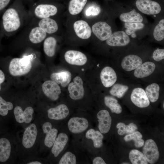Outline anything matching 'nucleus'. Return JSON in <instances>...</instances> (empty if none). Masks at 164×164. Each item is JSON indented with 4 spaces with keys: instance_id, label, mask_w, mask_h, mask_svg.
I'll return each mask as SVG.
<instances>
[{
    "instance_id": "nucleus-1",
    "label": "nucleus",
    "mask_w": 164,
    "mask_h": 164,
    "mask_svg": "<svg viewBox=\"0 0 164 164\" xmlns=\"http://www.w3.org/2000/svg\"><path fill=\"white\" fill-rule=\"evenodd\" d=\"M3 30L9 36L15 34L30 22L31 18L22 0H14L2 16Z\"/></svg>"
},
{
    "instance_id": "nucleus-2",
    "label": "nucleus",
    "mask_w": 164,
    "mask_h": 164,
    "mask_svg": "<svg viewBox=\"0 0 164 164\" xmlns=\"http://www.w3.org/2000/svg\"><path fill=\"white\" fill-rule=\"evenodd\" d=\"M48 1L38 0L28 5V11L31 18L40 19L60 17L61 13L58 5Z\"/></svg>"
},
{
    "instance_id": "nucleus-3",
    "label": "nucleus",
    "mask_w": 164,
    "mask_h": 164,
    "mask_svg": "<svg viewBox=\"0 0 164 164\" xmlns=\"http://www.w3.org/2000/svg\"><path fill=\"white\" fill-rule=\"evenodd\" d=\"M34 55L32 54L25 55L22 58H15L10 61L9 70L11 74L19 76L28 73L32 67V61Z\"/></svg>"
},
{
    "instance_id": "nucleus-4",
    "label": "nucleus",
    "mask_w": 164,
    "mask_h": 164,
    "mask_svg": "<svg viewBox=\"0 0 164 164\" xmlns=\"http://www.w3.org/2000/svg\"><path fill=\"white\" fill-rule=\"evenodd\" d=\"M59 17L38 19L31 18L30 22L42 28L49 35H58L60 30Z\"/></svg>"
},
{
    "instance_id": "nucleus-5",
    "label": "nucleus",
    "mask_w": 164,
    "mask_h": 164,
    "mask_svg": "<svg viewBox=\"0 0 164 164\" xmlns=\"http://www.w3.org/2000/svg\"><path fill=\"white\" fill-rule=\"evenodd\" d=\"M92 33L99 40L105 41L112 33V27L107 22L98 21L91 26Z\"/></svg>"
},
{
    "instance_id": "nucleus-6",
    "label": "nucleus",
    "mask_w": 164,
    "mask_h": 164,
    "mask_svg": "<svg viewBox=\"0 0 164 164\" xmlns=\"http://www.w3.org/2000/svg\"><path fill=\"white\" fill-rule=\"evenodd\" d=\"M137 8L142 13L147 15H155L161 11L160 5L157 2L152 0H137Z\"/></svg>"
},
{
    "instance_id": "nucleus-7",
    "label": "nucleus",
    "mask_w": 164,
    "mask_h": 164,
    "mask_svg": "<svg viewBox=\"0 0 164 164\" xmlns=\"http://www.w3.org/2000/svg\"><path fill=\"white\" fill-rule=\"evenodd\" d=\"M73 30L77 38L81 40H87L91 38L92 31L91 26L83 19L75 21L73 25Z\"/></svg>"
},
{
    "instance_id": "nucleus-8",
    "label": "nucleus",
    "mask_w": 164,
    "mask_h": 164,
    "mask_svg": "<svg viewBox=\"0 0 164 164\" xmlns=\"http://www.w3.org/2000/svg\"><path fill=\"white\" fill-rule=\"evenodd\" d=\"M143 154L150 164H153L158 160L159 153L157 146L155 142L152 139L147 140L143 149Z\"/></svg>"
},
{
    "instance_id": "nucleus-9",
    "label": "nucleus",
    "mask_w": 164,
    "mask_h": 164,
    "mask_svg": "<svg viewBox=\"0 0 164 164\" xmlns=\"http://www.w3.org/2000/svg\"><path fill=\"white\" fill-rule=\"evenodd\" d=\"M73 81L69 84V96L73 100L81 99L83 97L84 94L83 80L80 77L77 76L73 78Z\"/></svg>"
},
{
    "instance_id": "nucleus-10",
    "label": "nucleus",
    "mask_w": 164,
    "mask_h": 164,
    "mask_svg": "<svg viewBox=\"0 0 164 164\" xmlns=\"http://www.w3.org/2000/svg\"><path fill=\"white\" fill-rule=\"evenodd\" d=\"M106 44L111 46H124L129 44L130 39L128 35L123 31L112 32L106 41Z\"/></svg>"
},
{
    "instance_id": "nucleus-11",
    "label": "nucleus",
    "mask_w": 164,
    "mask_h": 164,
    "mask_svg": "<svg viewBox=\"0 0 164 164\" xmlns=\"http://www.w3.org/2000/svg\"><path fill=\"white\" fill-rule=\"evenodd\" d=\"M130 98L132 102L140 108L147 107L150 104L145 91L141 87L134 88L131 93Z\"/></svg>"
},
{
    "instance_id": "nucleus-12",
    "label": "nucleus",
    "mask_w": 164,
    "mask_h": 164,
    "mask_svg": "<svg viewBox=\"0 0 164 164\" xmlns=\"http://www.w3.org/2000/svg\"><path fill=\"white\" fill-rule=\"evenodd\" d=\"M64 57L67 63L73 65H83L87 61L86 56L83 53L76 50L67 51L64 54Z\"/></svg>"
},
{
    "instance_id": "nucleus-13",
    "label": "nucleus",
    "mask_w": 164,
    "mask_h": 164,
    "mask_svg": "<svg viewBox=\"0 0 164 164\" xmlns=\"http://www.w3.org/2000/svg\"><path fill=\"white\" fill-rule=\"evenodd\" d=\"M42 89L46 96L53 101L58 99L61 93L58 84L52 80L45 81L42 85Z\"/></svg>"
},
{
    "instance_id": "nucleus-14",
    "label": "nucleus",
    "mask_w": 164,
    "mask_h": 164,
    "mask_svg": "<svg viewBox=\"0 0 164 164\" xmlns=\"http://www.w3.org/2000/svg\"><path fill=\"white\" fill-rule=\"evenodd\" d=\"M67 125L70 132L73 133L78 134L86 130L88 127L89 123L85 118L73 117L69 120Z\"/></svg>"
},
{
    "instance_id": "nucleus-15",
    "label": "nucleus",
    "mask_w": 164,
    "mask_h": 164,
    "mask_svg": "<svg viewBox=\"0 0 164 164\" xmlns=\"http://www.w3.org/2000/svg\"><path fill=\"white\" fill-rule=\"evenodd\" d=\"M98 121V127L100 132L107 133L110 130L112 119L109 112L106 110L100 111L97 115Z\"/></svg>"
},
{
    "instance_id": "nucleus-16",
    "label": "nucleus",
    "mask_w": 164,
    "mask_h": 164,
    "mask_svg": "<svg viewBox=\"0 0 164 164\" xmlns=\"http://www.w3.org/2000/svg\"><path fill=\"white\" fill-rule=\"evenodd\" d=\"M37 130L34 124H32L25 129L22 138V143L23 146L29 149L34 145L37 135Z\"/></svg>"
},
{
    "instance_id": "nucleus-17",
    "label": "nucleus",
    "mask_w": 164,
    "mask_h": 164,
    "mask_svg": "<svg viewBox=\"0 0 164 164\" xmlns=\"http://www.w3.org/2000/svg\"><path fill=\"white\" fill-rule=\"evenodd\" d=\"M100 77L103 86L106 87L112 86L117 80L116 73L111 67L107 66L104 67L101 71Z\"/></svg>"
},
{
    "instance_id": "nucleus-18",
    "label": "nucleus",
    "mask_w": 164,
    "mask_h": 164,
    "mask_svg": "<svg viewBox=\"0 0 164 164\" xmlns=\"http://www.w3.org/2000/svg\"><path fill=\"white\" fill-rule=\"evenodd\" d=\"M33 113L34 110L31 107H27L23 111L21 107L17 106L14 110L16 120L20 123H30L32 119Z\"/></svg>"
},
{
    "instance_id": "nucleus-19",
    "label": "nucleus",
    "mask_w": 164,
    "mask_h": 164,
    "mask_svg": "<svg viewBox=\"0 0 164 164\" xmlns=\"http://www.w3.org/2000/svg\"><path fill=\"white\" fill-rule=\"evenodd\" d=\"M59 37L58 35H49L43 41V51L47 56L52 57L55 55Z\"/></svg>"
},
{
    "instance_id": "nucleus-20",
    "label": "nucleus",
    "mask_w": 164,
    "mask_h": 164,
    "mask_svg": "<svg viewBox=\"0 0 164 164\" xmlns=\"http://www.w3.org/2000/svg\"><path fill=\"white\" fill-rule=\"evenodd\" d=\"M142 63V60L139 56L130 54L123 58L121 62V66L124 70L130 71L135 70Z\"/></svg>"
},
{
    "instance_id": "nucleus-21",
    "label": "nucleus",
    "mask_w": 164,
    "mask_h": 164,
    "mask_svg": "<svg viewBox=\"0 0 164 164\" xmlns=\"http://www.w3.org/2000/svg\"><path fill=\"white\" fill-rule=\"evenodd\" d=\"M42 128L44 133L46 134L44 143L47 147H51L57 136V130L52 128V124L49 122H46L44 123Z\"/></svg>"
},
{
    "instance_id": "nucleus-22",
    "label": "nucleus",
    "mask_w": 164,
    "mask_h": 164,
    "mask_svg": "<svg viewBox=\"0 0 164 164\" xmlns=\"http://www.w3.org/2000/svg\"><path fill=\"white\" fill-rule=\"evenodd\" d=\"M47 113L49 118L60 120L66 118L69 114V111L66 105L61 104L55 108L49 109L47 111Z\"/></svg>"
},
{
    "instance_id": "nucleus-23",
    "label": "nucleus",
    "mask_w": 164,
    "mask_h": 164,
    "mask_svg": "<svg viewBox=\"0 0 164 164\" xmlns=\"http://www.w3.org/2000/svg\"><path fill=\"white\" fill-rule=\"evenodd\" d=\"M155 67V64L152 62H145L135 70L134 75L135 77L139 78L146 77L153 72Z\"/></svg>"
},
{
    "instance_id": "nucleus-24",
    "label": "nucleus",
    "mask_w": 164,
    "mask_h": 164,
    "mask_svg": "<svg viewBox=\"0 0 164 164\" xmlns=\"http://www.w3.org/2000/svg\"><path fill=\"white\" fill-rule=\"evenodd\" d=\"M68 140V136L65 133L62 132L58 135L51 149V152L55 157H57L63 151Z\"/></svg>"
},
{
    "instance_id": "nucleus-25",
    "label": "nucleus",
    "mask_w": 164,
    "mask_h": 164,
    "mask_svg": "<svg viewBox=\"0 0 164 164\" xmlns=\"http://www.w3.org/2000/svg\"><path fill=\"white\" fill-rule=\"evenodd\" d=\"M70 72L65 71L52 73L50 77L51 80L63 87H66L69 84L71 79Z\"/></svg>"
},
{
    "instance_id": "nucleus-26",
    "label": "nucleus",
    "mask_w": 164,
    "mask_h": 164,
    "mask_svg": "<svg viewBox=\"0 0 164 164\" xmlns=\"http://www.w3.org/2000/svg\"><path fill=\"white\" fill-rule=\"evenodd\" d=\"M119 19L122 22H142L143 18L139 13L133 10L129 12L121 13Z\"/></svg>"
},
{
    "instance_id": "nucleus-27",
    "label": "nucleus",
    "mask_w": 164,
    "mask_h": 164,
    "mask_svg": "<svg viewBox=\"0 0 164 164\" xmlns=\"http://www.w3.org/2000/svg\"><path fill=\"white\" fill-rule=\"evenodd\" d=\"M87 0H70L69 2L68 11L72 16H76L84 9Z\"/></svg>"
},
{
    "instance_id": "nucleus-28",
    "label": "nucleus",
    "mask_w": 164,
    "mask_h": 164,
    "mask_svg": "<svg viewBox=\"0 0 164 164\" xmlns=\"http://www.w3.org/2000/svg\"><path fill=\"white\" fill-rule=\"evenodd\" d=\"M11 145L9 141L5 138L0 139V162L6 161L9 157Z\"/></svg>"
},
{
    "instance_id": "nucleus-29",
    "label": "nucleus",
    "mask_w": 164,
    "mask_h": 164,
    "mask_svg": "<svg viewBox=\"0 0 164 164\" xmlns=\"http://www.w3.org/2000/svg\"><path fill=\"white\" fill-rule=\"evenodd\" d=\"M85 137L87 138L91 139L93 141L95 148H99L102 146L104 137L101 133L99 131L92 128L90 129L86 132Z\"/></svg>"
},
{
    "instance_id": "nucleus-30",
    "label": "nucleus",
    "mask_w": 164,
    "mask_h": 164,
    "mask_svg": "<svg viewBox=\"0 0 164 164\" xmlns=\"http://www.w3.org/2000/svg\"><path fill=\"white\" fill-rule=\"evenodd\" d=\"M159 85L155 83L152 84L146 87L145 91L149 101L154 102L157 101L159 97Z\"/></svg>"
},
{
    "instance_id": "nucleus-31",
    "label": "nucleus",
    "mask_w": 164,
    "mask_h": 164,
    "mask_svg": "<svg viewBox=\"0 0 164 164\" xmlns=\"http://www.w3.org/2000/svg\"><path fill=\"white\" fill-rule=\"evenodd\" d=\"M104 102L112 113L119 114L121 112V107L115 98L110 96H106L104 98Z\"/></svg>"
},
{
    "instance_id": "nucleus-32",
    "label": "nucleus",
    "mask_w": 164,
    "mask_h": 164,
    "mask_svg": "<svg viewBox=\"0 0 164 164\" xmlns=\"http://www.w3.org/2000/svg\"><path fill=\"white\" fill-rule=\"evenodd\" d=\"M129 158L133 164H148V162L144 154L136 149H133L130 151Z\"/></svg>"
},
{
    "instance_id": "nucleus-33",
    "label": "nucleus",
    "mask_w": 164,
    "mask_h": 164,
    "mask_svg": "<svg viewBox=\"0 0 164 164\" xmlns=\"http://www.w3.org/2000/svg\"><path fill=\"white\" fill-rule=\"evenodd\" d=\"M116 128L118 129V134L121 135L125 134L128 135L132 134L136 131L137 129L136 125L133 123L126 125L124 123L119 122L117 125Z\"/></svg>"
},
{
    "instance_id": "nucleus-34",
    "label": "nucleus",
    "mask_w": 164,
    "mask_h": 164,
    "mask_svg": "<svg viewBox=\"0 0 164 164\" xmlns=\"http://www.w3.org/2000/svg\"><path fill=\"white\" fill-rule=\"evenodd\" d=\"M153 36L155 39L160 41L164 39V19H162L159 21L154 29Z\"/></svg>"
},
{
    "instance_id": "nucleus-35",
    "label": "nucleus",
    "mask_w": 164,
    "mask_h": 164,
    "mask_svg": "<svg viewBox=\"0 0 164 164\" xmlns=\"http://www.w3.org/2000/svg\"><path fill=\"white\" fill-rule=\"evenodd\" d=\"M142 135L139 132L135 131L134 132L128 134L125 136L124 140L126 141H129L133 140L135 141V145L137 148H140L142 146L144 143V140L142 139Z\"/></svg>"
},
{
    "instance_id": "nucleus-36",
    "label": "nucleus",
    "mask_w": 164,
    "mask_h": 164,
    "mask_svg": "<svg viewBox=\"0 0 164 164\" xmlns=\"http://www.w3.org/2000/svg\"><path fill=\"white\" fill-rule=\"evenodd\" d=\"M128 88V86L127 85L116 84L113 85L110 91V93L113 96L121 98L123 96Z\"/></svg>"
},
{
    "instance_id": "nucleus-37",
    "label": "nucleus",
    "mask_w": 164,
    "mask_h": 164,
    "mask_svg": "<svg viewBox=\"0 0 164 164\" xmlns=\"http://www.w3.org/2000/svg\"><path fill=\"white\" fill-rule=\"evenodd\" d=\"M101 11V9L99 6L92 4L86 7L84 11V15L87 18H93L99 15Z\"/></svg>"
},
{
    "instance_id": "nucleus-38",
    "label": "nucleus",
    "mask_w": 164,
    "mask_h": 164,
    "mask_svg": "<svg viewBox=\"0 0 164 164\" xmlns=\"http://www.w3.org/2000/svg\"><path fill=\"white\" fill-rule=\"evenodd\" d=\"M77 163L75 155L70 152H66L60 160L59 164H75Z\"/></svg>"
},
{
    "instance_id": "nucleus-39",
    "label": "nucleus",
    "mask_w": 164,
    "mask_h": 164,
    "mask_svg": "<svg viewBox=\"0 0 164 164\" xmlns=\"http://www.w3.org/2000/svg\"><path fill=\"white\" fill-rule=\"evenodd\" d=\"M13 107L12 103L5 101L0 96V115L3 116L6 115L8 111L12 110Z\"/></svg>"
},
{
    "instance_id": "nucleus-40",
    "label": "nucleus",
    "mask_w": 164,
    "mask_h": 164,
    "mask_svg": "<svg viewBox=\"0 0 164 164\" xmlns=\"http://www.w3.org/2000/svg\"><path fill=\"white\" fill-rule=\"evenodd\" d=\"M144 26V24L142 22H125L124 24L125 27L128 29H140Z\"/></svg>"
},
{
    "instance_id": "nucleus-41",
    "label": "nucleus",
    "mask_w": 164,
    "mask_h": 164,
    "mask_svg": "<svg viewBox=\"0 0 164 164\" xmlns=\"http://www.w3.org/2000/svg\"><path fill=\"white\" fill-rule=\"evenodd\" d=\"M152 57L156 61L163 60L164 58V49H157L155 50L152 54Z\"/></svg>"
},
{
    "instance_id": "nucleus-42",
    "label": "nucleus",
    "mask_w": 164,
    "mask_h": 164,
    "mask_svg": "<svg viewBox=\"0 0 164 164\" xmlns=\"http://www.w3.org/2000/svg\"><path fill=\"white\" fill-rule=\"evenodd\" d=\"M12 0H0V12L5 9Z\"/></svg>"
},
{
    "instance_id": "nucleus-43",
    "label": "nucleus",
    "mask_w": 164,
    "mask_h": 164,
    "mask_svg": "<svg viewBox=\"0 0 164 164\" xmlns=\"http://www.w3.org/2000/svg\"><path fill=\"white\" fill-rule=\"evenodd\" d=\"M92 163L93 164H106V163L102 158L97 157L94 159Z\"/></svg>"
},
{
    "instance_id": "nucleus-44",
    "label": "nucleus",
    "mask_w": 164,
    "mask_h": 164,
    "mask_svg": "<svg viewBox=\"0 0 164 164\" xmlns=\"http://www.w3.org/2000/svg\"><path fill=\"white\" fill-rule=\"evenodd\" d=\"M5 74L2 70H0V91L1 90V84L4 82L5 80Z\"/></svg>"
},
{
    "instance_id": "nucleus-45",
    "label": "nucleus",
    "mask_w": 164,
    "mask_h": 164,
    "mask_svg": "<svg viewBox=\"0 0 164 164\" xmlns=\"http://www.w3.org/2000/svg\"><path fill=\"white\" fill-rule=\"evenodd\" d=\"M24 4L25 5V4L28 5L29 4L38 0H22Z\"/></svg>"
},
{
    "instance_id": "nucleus-46",
    "label": "nucleus",
    "mask_w": 164,
    "mask_h": 164,
    "mask_svg": "<svg viewBox=\"0 0 164 164\" xmlns=\"http://www.w3.org/2000/svg\"><path fill=\"white\" fill-rule=\"evenodd\" d=\"M28 164H42L40 162L38 161H35L32 162L27 163Z\"/></svg>"
},
{
    "instance_id": "nucleus-47",
    "label": "nucleus",
    "mask_w": 164,
    "mask_h": 164,
    "mask_svg": "<svg viewBox=\"0 0 164 164\" xmlns=\"http://www.w3.org/2000/svg\"><path fill=\"white\" fill-rule=\"evenodd\" d=\"M164 102L163 103V108H164Z\"/></svg>"
}]
</instances>
